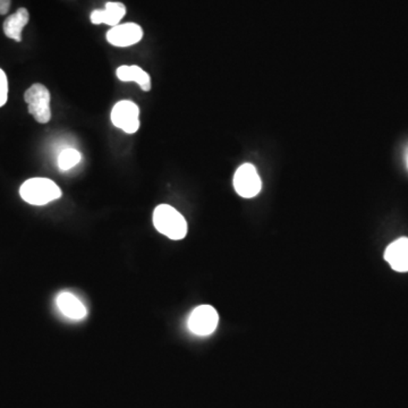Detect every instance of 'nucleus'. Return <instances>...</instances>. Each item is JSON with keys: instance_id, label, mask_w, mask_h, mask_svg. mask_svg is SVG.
I'll use <instances>...</instances> for the list:
<instances>
[{"instance_id": "13", "label": "nucleus", "mask_w": 408, "mask_h": 408, "mask_svg": "<svg viewBox=\"0 0 408 408\" xmlns=\"http://www.w3.org/2000/svg\"><path fill=\"white\" fill-rule=\"evenodd\" d=\"M82 154L75 149H65L58 157V167L60 171H68L81 163Z\"/></svg>"}, {"instance_id": "9", "label": "nucleus", "mask_w": 408, "mask_h": 408, "mask_svg": "<svg viewBox=\"0 0 408 408\" xmlns=\"http://www.w3.org/2000/svg\"><path fill=\"white\" fill-rule=\"evenodd\" d=\"M385 259L394 272H408V238L402 237L387 247Z\"/></svg>"}, {"instance_id": "15", "label": "nucleus", "mask_w": 408, "mask_h": 408, "mask_svg": "<svg viewBox=\"0 0 408 408\" xmlns=\"http://www.w3.org/2000/svg\"><path fill=\"white\" fill-rule=\"evenodd\" d=\"M11 9V0H0V15H6Z\"/></svg>"}, {"instance_id": "10", "label": "nucleus", "mask_w": 408, "mask_h": 408, "mask_svg": "<svg viewBox=\"0 0 408 408\" xmlns=\"http://www.w3.org/2000/svg\"><path fill=\"white\" fill-rule=\"evenodd\" d=\"M126 14V6L122 3L110 1L104 6V9H95L91 13V22L95 26L107 24L109 26H116L119 24Z\"/></svg>"}, {"instance_id": "4", "label": "nucleus", "mask_w": 408, "mask_h": 408, "mask_svg": "<svg viewBox=\"0 0 408 408\" xmlns=\"http://www.w3.org/2000/svg\"><path fill=\"white\" fill-rule=\"evenodd\" d=\"M110 118L115 127L127 134H134L140 129V109L133 101L117 102L112 108Z\"/></svg>"}, {"instance_id": "12", "label": "nucleus", "mask_w": 408, "mask_h": 408, "mask_svg": "<svg viewBox=\"0 0 408 408\" xmlns=\"http://www.w3.org/2000/svg\"><path fill=\"white\" fill-rule=\"evenodd\" d=\"M116 75L122 82H134L139 84L143 91H150L151 90V77L146 73V70L139 68L136 65H123L116 70Z\"/></svg>"}, {"instance_id": "5", "label": "nucleus", "mask_w": 408, "mask_h": 408, "mask_svg": "<svg viewBox=\"0 0 408 408\" xmlns=\"http://www.w3.org/2000/svg\"><path fill=\"white\" fill-rule=\"evenodd\" d=\"M218 312L210 305H201L194 308L188 318V329L196 335H210L218 327Z\"/></svg>"}, {"instance_id": "7", "label": "nucleus", "mask_w": 408, "mask_h": 408, "mask_svg": "<svg viewBox=\"0 0 408 408\" xmlns=\"http://www.w3.org/2000/svg\"><path fill=\"white\" fill-rule=\"evenodd\" d=\"M107 41L114 47L126 48L136 45L143 38V30L135 23H125L112 26L107 32Z\"/></svg>"}, {"instance_id": "6", "label": "nucleus", "mask_w": 408, "mask_h": 408, "mask_svg": "<svg viewBox=\"0 0 408 408\" xmlns=\"http://www.w3.org/2000/svg\"><path fill=\"white\" fill-rule=\"evenodd\" d=\"M234 188L244 199H252L260 193L262 183L257 168L251 163H244L238 168L234 176Z\"/></svg>"}, {"instance_id": "2", "label": "nucleus", "mask_w": 408, "mask_h": 408, "mask_svg": "<svg viewBox=\"0 0 408 408\" xmlns=\"http://www.w3.org/2000/svg\"><path fill=\"white\" fill-rule=\"evenodd\" d=\"M21 198L32 205H45L62 196V190L56 183L48 178H31L23 183Z\"/></svg>"}, {"instance_id": "11", "label": "nucleus", "mask_w": 408, "mask_h": 408, "mask_svg": "<svg viewBox=\"0 0 408 408\" xmlns=\"http://www.w3.org/2000/svg\"><path fill=\"white\" fill-rule=\"evenodd\" d=\"M28 20H30V14H28V9H23V7L17 9L14 14L9 15L4 22L3 26L6 37L17 42L22 41L23 28H26Z\"/></svg>"}, {"instance_id": "8", "label": "nucleus", "mask_w": 408, "mask_h": 408, "mask_svg": "<svg viewBox=\"0 0 408 408\" xmlns=\"http://www.w3.org/2000/svg\"><path fill=\"white\" fill-rule=\"evenodd\" d=\"M58 310L63 316L70 320H82L87 316V311L79 297L70 291H63L56 299Z\"/></svg>"}, {"instance_id": "14", "label": "nucleus", "mask_w": 408, "mask_h": 408, "mask_svg": "<svg viewBox=\"0 0 408 408\" xmlns=\"http://www.w3.org/2000/svg\"><path fill=\"white\" fill-rule=\"evenodd\" d=\"M9 99V81L5 72L0 68V107L5 106Z\"/></svg>"}, {"instance_id": "16", "label": "nucleus", "mask_w": 408, "mask_h": 408, "mask_svg": "<svg viewBox=\"0 0 408 408\" xmlns=\"http://www.w3.org/2000/svg\"><path fill=\"white\" fill-rule=\"evenodd\" d=\"M407 167H408V156H407Z\"/></svg>"}, {"instance_id": "1", "label": "nucleus", "mask_w": 408, "mask_h": 408, "mask_svg": "<svg viewBox=\"0 0 408 408\" xmlns=\"http://www.w3.org/2000/svg\"><path fill=\"white\" fill-rule=\"evenodd\" d=\"M154 226L166 237L179 241L188 234V222L175 208L160 204L154 211Z\"/></svg>"}, {"instance_id": "3", "label": "nucleus", "mask_w": 408, "mask_h": 408, "mask_svg": "<svg viewBox=\"0 0 408 408\" xmlns=\"http://www.w3.org/2000/svg\"><path fill=\"white\" fill-rule=\"evenodd\" d=\"M24 100L28 112L40 124H47L51 119L50 92L43 84L36 83L26 90Z\"/></svg>"}]
</instances>
